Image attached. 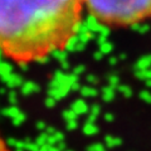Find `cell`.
Returning <instances> with one entry per match:
<instances>
[{
  "instance_id": "obj_1",
  "label": "cell",
  "mask_w": 151,
  "mask_h": 151,
  "mask_svg": "<svg viewBox=\"0 0 151 151\" xmlns=\"http://www.w3.org/2000/svg\"><path fill=\"white\" fill-rule=\"evenodd\" d=\"M83 0H0V50L28 64L63 50L82 20Z\"/></svg>"
},
{
  "instance_id": "obj_2",
  "label": "cell",
  "mask_w": 151,
  "mask_h": 151,
  "mask_svg": "<svg viewBox=\"0 0 151 151\" xmlns=\"http://www.w3.org/2000/svg\"><path fill=\"white\" fill-rule=\"evenodd\" d=\"M88 12L110 27H129L151 18V0H83Z\"/></svg>"
},
{
  "instance_id": "obj_3",
  "label": "cell",
  "mask_w": 151,
  "mask_h": 151,
  "mask_svg": "<svg viewBox=\"0 0 151 151\" xmlns=\"http://www.w3.org/2000/svg\"><path fill=\"white\" fill-rule=\"evenodd\" d=\"M0 151H10L9 150V147L6 146V144L4 142V140L0 137Z\"/></svg>"
}]
</instances>
